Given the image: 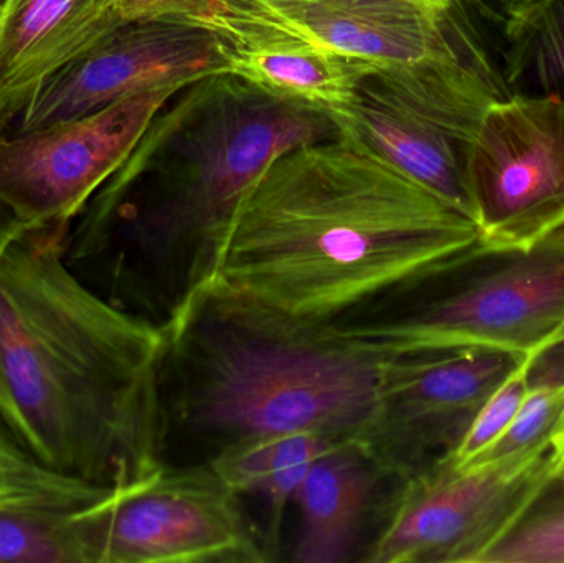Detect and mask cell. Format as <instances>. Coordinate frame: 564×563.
<instances>
[{
  "label": "cell",
  "instance_id": "6da1fadb",
  "mask_svg": "<svg viewBox=\"0 0 564 563\" xmlns=\"http://www.w3.org/2000/svg\"><path fill=\"white\" fill-rule=\"evenodd\" d=\"M340 134L315 109L221 73L172 96L76 215L69 270L162 327L210 283L238 214L291 149Z\"/></svg>",
  "mask_w": 564,
  "mask_h": 563
},
{
  "label": "cell",
  "instance_id": "7a4b0ae2",
  "mask_svg": "<svg viewBox=\"0 0 564 563\" xmlns=\"http://www.w3.org/2000/svg\"><path fill=\"white\" fill-rule=\"evenodd\" d=\"M68 231L0 243V423L45 468L116 491L167 463V331L79 280Z\"/></svg>",
  "mask_w": 564,
  "mask_h": 563
},
{
  "label": "cell",
  "instance_id": "3957f363",
  "mask_svg": "<svg viewBox=\"0 0 564 563\" xmlns=\"http://www.w3.org/2000/svg\"><path fill=\"white\" fill-rule=\"evenodd\" d=\"M480 251L474 218L340 131L268 169L207 286L289 320L340 324Z\"/></svg>",
  "mask_w": 564,
  "mask_h": 563
},
{
  "label": "cell",
  "instance_id": "277c9868",
  "mask_svg": "<svg viewBox=\"0 0 564 563\" xmlns=\"http://www.w3.org/2000/svg\"><path fill=\"white\" fill-rule=\"evenodd\" d=\"M165 413L218 448L278 433L355 443L400 349L198 291L164 327ZM217 448V450H218Z\"/></svg>",
  "mask_w": 564,
  "mask_h": 563
},
{
  "label": "cell",
  "instance_id": "5b68a950",
  "mask_svg": "<svg viewBox=\"0 0 564 563\" xmlns=\"http://www.w3.org/2000/svg\"><path fill=\"white\" fill-rule=\"evenodd\" d=\"M228 32L289 36L373 68L443 76L490 105L512 95L500 32L474 0H230Z\"/></svg>",
  "mask_w": 564,
  "mask_h": 563
},
{
  "label": "cell",
  "instance_id": "8992f818",
  "mask_svg": "<svg viewBox=\"0 0 564 563\" xmlns=\"http://www.w3.org/2000/svg\"><path fill=\"white\" fill-rule=\"evenodd\" d=\"M440 283L406 313L340 326L400 350L539 356L564 334V230L529 250L480 251Z\"/></svg>",
  "mask_w": 564,
  "mask_h": 563
},
{
  "label": "cell",
  "instance_id": "52a82bcc",
  "mask_svg": "<svg viewBox=\"0 0 564 563\" xmlns=\"http://www.w3.org/2000/svg\"><path fill=\"white\" fill-rule=\"evenodd\" d=\"M75 518L88 563H263L276 554L207 463H165Z\"/></svg>",
  "mask_w": 564,
  "mask_h": 563
},
{
  "label": "cell",
  "instance_id": "ba28073f",
  "mask_svg": "<svg viewBox=\"0 0 564 563\" xmlns=\"http://www.w3.org/2000/svg\"><path fill=\"white\" fill-rule=\"evenodd\" d=\"M560 462L550 440L490 462H441L404 479L364 561L482 563L545 495Z\"/></svg>",
  "mask_w": 564,
  "mask_h": 563
},
{
  "label": "cell",
  "instance_id": "9c48e42d",
  "mask_svg": "<svg viewBox=\"0 0 564 563\" xmlns=\"http://www.w3.org/2000/svg\"><path fill=\"white\" fill-rule=\"evenodd\" d=\"M484 251L529 250L564 230V96L494 102L464 154Z\"/></svg>",
  "mask_w": 564,
  "mask_h": 563
},
{
  "label": "cell",
  "instance_id": "30bf717a",
  "mask_svg": "<svg viewBox=\"0 0 564 563\" xmlns=\"http://www.w3.org/2000/svg\"><path fill=\"white\" fill-rule=\"evenodd\" d=\"M178 91L144 93L82 118L2 132L0 205L23 227L69 230Z\"/></svg>",
  "mask_w": 564,
  "mask_h": 563
},
{
  "label": "cell",
  "instance_id": "8fae6325",
  "mask_svg": "<svg viewBox=\"0 0 564 563\" xmlns=\"http://www.w3.org/2000/svg\"><path fill=\"white\" fill-rule=\"evenodd\" d=\"M523 359L490 349L400 350L354 445L383 479L400 483L444 462Z\"/></svg>",
  "mask_w": 564,
  "mask_h": 563
},
{
  "label": "cell",
  "instance_id": "7c38bea8",
  "mask_svg": "<svg viewBox=\"0 0 564 563\" xmlns=\"http://www.w3.org/2000/svg\"><path fill=\"white\" fill-rule=\"evenodd\" d=\"M234 42L194 23L126 20L93 48L46 79L6 132L82 118L112 102L182 89L230 73Z\"/></svg>",
  "mask_w": 564,
  "mask_h": 563
},
{
  "label": "cell",
  "instance_id": "4fadbf2b",
  "mask_svg": "<svg viewBox=\"0 0 564 563\" xmlns=\"http://www.w3.org/2000/svg\"><path fill=\"white\" fill-rule=\"evenodd\" d=\"M122 22L112 0H2L0 134L46 79Z\"/></svg>",
  "mask_w": 564,
  "mask_h": 563
},
{
  "label": "cell",
  "instance_id": "5bb4252c",
  "mask_svg": "<svg viewBox=\"0 0 564 563\" xmlns=\"http://www.w3.org/2000/svg\"><path fill=\"white\" fill-rule=\"evenodd\" d=\"M334 121L378 158L474 218L464 174L466 144L408 105L370 66L354 105Z\"/></svg>",
  "mask_w": 564,
  "mask_h": 563
},
{
  "label": "cell",
  "instance_id": "9a60e30c",
  "mask_svg": "<svg viewBox=\"0 0 564 563\" xmlns=\"http://www.w3.org/2000/svg\"><path fill=\"white\" fill-rule=\"evenodd\" d=\"M380 481L383 476L354 443H340L322 455L295 496L294 505L301 509V534L292 561H350Z\"/></svg>",
  "mask_w": 564,
  "mask_h": 563
},
{
  "label": "cell",
  "instance_id": "2e32d148",
  "mask_svg": "<svg viewBox=\"0 0 564 563\" xmlns=\"http://www.w3.org/2000/svg\"><path fill=\"white\" fill-rule=\"evenodd\" d=\"M227 35L234 42L230 73L270 95L325 112L332 119L357 99L367 73L365 63L289 36Z\"/></svg>",
  "mask_w": 564,
  "mask_h": 563
},
{
  "label": "cell",
  "instance_id": "e0dca14e",
  "mask_svg": "<svg viewBox=\"0 0 564 563\" xmlns=\"http://www.w3.org/2000/svg\"><path fill=\"white\" fill-rule=\"evenodd\" d=\"M337 443L314 433H278L228 443L207 465L228 489L240 496H257L268 508V541L280 545L282 521L294 505L308 469Z\"/></svg>",
  "mask_w": 564,
  "mask_h": 563
},
{
  "label": "cell",
  "instance_id": "ac0fdd59",
  "mask_svg": "<svg viewBox=\"0 0 564 563\" xmlns=\"http://www.w3.org/2000/svg\"><path fill=\"white\" fill-rule=\"evenodd\" d=\"M510 93L564 96V0H520L500 29Z\"/></svg>",
  "mask_w": 564,
  "mask_h": 563
},
{
  "label": "cell",
  "instance_id": "d6986e66",
  "mask_svg": "<svg viewBox=\"0 0 564 563\" xmlns=\"http://www.w3.org/2000/svg\"><path fill=\"white\" fill-rule=\"evenodd\" d=\"M76 511L0 508V563H88Z\"/></svg>",
  "mask_w": 564,
  "mask_h": 563
},
{
  "label": "cell",
  "instance_id": "ffe728a7",
  "mask_svg": "<svg viewBox=\"0 0 564 563\" xmlns=\"http://www.w3.org/2000/svg\"><path fill=\"white\" fill-rule=\"evenodd\" d=\"M109 492L45 468L0 423V508L82 509Z\"/></svg>",
  "mask_w": 564,
  "mask_h": 563
},
{
  "label": "cell",
  "instance_id": "44dd1931",
  "mask_svg": "<svg viewBox=\"0 0 564 563\" xmlns=\"http://www.w3.org/2000/svg\"><path fill=\"white\" fill-rule=\"evenodd\" d=\"M482 563H564V496L546 489Z\"/></svg>",
  "mask_w": 564,
  "mask_h": 563
},
{
  "label": "cell",
  "instance_id": "7402d4cb",
  "mask_svg": "<svg viewBox=\"0 0 564 563\" xmlns=\"http://www.w3.org/2000/svg\"><path fill=\"white\" fill-rule=\"evenodd\" d=\"M533 359L535 356H527L487 397L459 445L444 462L454 466L469 465L506 432L532 386Z\"/></svg>",
  "mask_w": 564,
  "mask_h": 563
},
{
  "label": "cell",
  "instance_id": "603a6c76",
  "mask_svg": "<svg viewBox=\"0 0 564 563\" xmlns=\"http://www.w3.org/2000/svg\"><path fill=\"white\" fill-rule=\"evenodd\" d=\"M563 410L564 382H532L506 432L469 465L529 452L550 442Z\"/></svg>",
  "mask_w": 564,
  "mask_h": 563
},
{
  "label": "cell",
  "instance_id": "cb8c5ba5",
  "mask_svg": "<svg viewBox=\"0 0 564 563\" xmlns=\"http://www.w3.org/2000/svg\"><path fill=\"white\" fill-rule=\"evenodd\" d=\"M124 20L194 23L224 32L230 0H112Z\"/></svg>",
  "mask_w": 564,
  "mask_h": 563
},
{
  "label": "cell",
  "instance_id": "d4e9b609",
  "mask_svg": "<svg viewBox=\"0 0 564 563\" xmlns=\"http://www.w3.org/2000/svg\"><path fill=\"white\" fill-rule=\"evenodd\" d=\"M474 2L479 7L482 15L500 32L507 17L520 0H474Z\"/></svg>",
  "mask_w": 564,
  "mask_h": 563
},
{
  "label": "cell",
  "instance_id": "484cf974",
  "mask_svg": "<svg viewBox=\"0 0 564 563\" xmlns=\"http://www.w3.org/2000/svg\"><path fill=\"white\" fill-rule=\"evenodd\" d=\"M22 227L23 225L19 224V220L3 205H0V243H3L7 238L12 237Z\"/></svg>",
  "mask_w": 564,
  "mask_h": 563
},
{
  "label": "cell",
  "instance_id": "4316f807",
  "mask_svg": "<svg viewBox=\"0 0 564 563\" xmlns=\"http://www.w3.org/2000/svg\"><path fill=\"white\" fill-rule=\"evenodd\" d=\"M553 446H555L556 453L560 458H564V410L562 416H560L558 423H556L555 432L552 435Z\"/></svg>",
  "mask_w": 564,
  "mask_h": 563
},
{
  "label": "cell",
  "instance_id": "83f0119b",
  "mask_svg": "<svg viewBox=\"0 0 564 563\" xmlns=\"http://www.w3.org/2000/svg\"><path fill=\"white\" fill-rule=\"evenodd\" d=\"M552 491L558 492V495L564 496V458L560 462L558 468H556L555 478H553L552 486H550Z\"/></svg>",
  "mask_w": 564,
  "mask_h": 563
},
{
  "label": "cell",
  "instance_id": "f1b7e54d",
  "mask_svg": "<svg viewBox=\"0 0 564 563\" xmlns=\"http://www.w3.org/2000/svg\"><path fill=\"white\" fill-rule=\"evenodd\" d=\"M414 2L434 3V6H451V3L460 2V0H414Z\"/></svg>",
  "mask_w": 564,
  "mask_h": 563
},
{
  "label": "cell",
  "instance_id": "f546056e",
  "mask_svg": "<svg viewBox=\"0 0 564 563\" xmlns=\"http://www.w3.org/2000/svg\"><path fill=\"white\" fill-rule=\"evenodd\" d=\"M560 343H564V334H563L562 340H560ZM560 343H558V344H560Z\"/></svg>",
  "mask_w": 564,
  "mask_h": 563
},
{
  "label": "cell",
  "instance_id": "4dcf8cb0",
  "mask_svg": "<svg viewBox=\"0 0 564 563\" xmlns=\"http://www.w3.org/2000/svg\"><path fill=\"white\" fill-rule=\"evenodd\" d=\"M0 6H2V0H0Z\"/></svg>",
  "mask_w": 564,
  "mask_h": 563
}]
</instances>
